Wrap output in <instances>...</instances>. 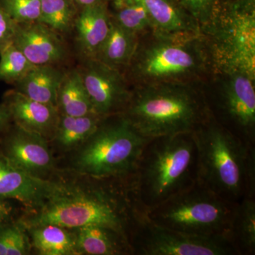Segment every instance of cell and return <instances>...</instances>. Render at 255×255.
Instances as JSON below:
<instances>
[{"instance_id": "cell-1", "label": "cell", "mask_w": 255, "mask_h": 255, "mask_svg": "<svg viewBox=\"0 0 255 255\" xmlns=\"http://www.w3.org/2000/svg\"><path fill=\"white\" fill-rule=\"evenodd\" d=\"M55 187L38 209L23 211L18 221L25 228L53 223L68 228L108 226L128 238L147 212L137 199L133 177L99 178L57 169Z\"/></svg>"}, {"instance_id": "cell-2", "label": "cell", "mask_w": 255, "mask_h": 255, "mask_svg": "<svg viewBox=\"0 0 255 255\" xmlns=\"http://www.w3.org/2000/svg\"><path fill=\"white\" fill-rule=\"evenodd\" d=\"M123 114L148 138L193 133L211 117L204 91L187 82L137 85Z\"/></svg>"}, {"instance_id": "cell-3", "label": "cell", "mask_w": 255, "mask_h": 255, "mask_svg": "<svg viewBox=\"0 0 255 255\" xmlns=\"http://www.w3.org/2000/svg\"><path fill=\"white\" fill-rule=\"evenodd\" d=\"M197 181V150L192 133L152 137L145 144L133 176L137 199L153 209Z\"/></svg>"}, {"instance_id": "cell-4", "label": "cell", "mask_w": 255, "mask_h": 255, "mask_svg": "<svg viewBox=\"0 0 255 255\" xmlns=\"http://www.w3.org/2000/svg\"><path fill=\"white\" fill-rule=\"evenodd\" d=\"M149 139L123 114L109 116L102 119L86 141L63 157L66 164L58 168L90 177L132 178Z\"/></svg>"}, {"instance_id": "cell-5", "label": "cell", "mask_w": 255, "mask_h": 255, "mask_svg": "<svg viewBox=\"0 0 255 255\" xmlns=\"http://www.w3.org/2000/svg\"><path fill=\"white\" fill-rule=\"evenodd\" d=\"M201 35L218 73L246 74L255 80V0L219 3Z\"/></svg>"}, {"instance_id": "cell-6", "label": "cell", "mask_w": 255, "mask_h": 255, "mask_svg": "<svg viewBox=\"0 0 255 255\" xmlns=\"http://www.w3.org/2000/svg\"><path fill=\"white\" fill-rule=\"evenodd\" d=\"M197 181L220 197L238 203L246 196V166L252 147L212 117L193 132Z\"/></svg>"}, {"instance_id": "cell-7", "label": "cell", "mask_w": 255, "mask_h": 255, "mask_svg": "<svg viewBox=\"0 0 255 255\" xmlns=\"http://www.w3.org/2000/svg\"><path fill=\"white\" fill-rule=\"evenodd\" d=\"M137 46L129 65L140 84L186 82L206 70L209 58L201 35H159Z\"/></svg>"}, {"instance_id": "cell-8", "label": "cell", "mask_w": 255, "mask_h": 255, "mask_svg": "<svg viewBox=\"0 0 255 255\" xmlns=\"http://www.w3.org/2000/svg\"><path fill=\"white\" fill-rule=\"evenodd\" d=\"M236 204L196 181L186 190L147 211V215L152 222L174 231L228 239Z\"/></svg>"}, {"instance_id": "cell-9", "label": "cell", "mask_w": 255, "mask_h": 255, "mask_svg": "<svg viewBox=\"0 0 255 255\" xmlns=\"http://www.w3.org/2000/svg\"><path fill=\"white\" fill-rule=\"evenodd\" d=\"M133 255H237L225 237L179 232L152 222L142 215L129 236Z\"/></svg>"}, {"instance_id": "cell-10", "label": "cell", "mask_w": 255, "mask_h": 255, "mask_svg": "<svg viewBox=\"0 0 255 255\" xmlns=\"http://www.w3.org/2000/svg\"><path fill=\"white\" fill-rule=\"evenodd\" d=\"M223 76L214 97L204 96L211 117L246 145L255 146V80L243 73Z\"/></svg>"}, {"instance_id": "cell-11", "label": "cell", "mask_w": 255, "mask_h": 255, "mask_svg": "<svg viewBox=\"0 0 255 255\" xmlns=\"http://www.w3.org/2000/svg\"><path fill=\"white\" fill-rule=\"evenodd\" d=\"M0 139V152L26 173L48 180L56 172L58 159L44 137L12 123Z\"/></svg>"}, {"instance_id": "cell-12", "label": "cell", "mask_w": 255, "mask_h": 255, "mask_svg": "<svg viewBox=\"0 0 255 255\" xmlns=\"http://www.w3.org/2000/svg\"><path fill=\"white\" fill-rule=\"evenodd\" d=\"M79 70L94 113L102 117L124 113L132 90L119 69L96 59H88Z\"/></svg>"}, {"instance_id": "cell-13", "label": "cell", "mask_w": 255, "mask_h": 255, "mask_svg": "<svg viewBox=\"0 0 255 255\" xmlns=\"http://www.w3.org/2000/svg\"><path fill=\"white\" fill-rule=\"evenodd\" d=\"M13 44L35 66L57 65L68 55L60 33L38 21L17 23Z\"/></svg>"}, {"instance_id": "cell-14", "label": "cell", "mask_w": 255, "mask_h": 255, "mask_svg": "<svg viewBox=\"0 0 255 255\" xmlns=\"http://www.w3.org/2000/svg\"><path fill=\"white\" fill-rule=\"evenodd\" d=\"M55 187L53 179L32 177L11 163L0 152V198L16 201L23 211L38 209Z\"/></svg>"}, {"instance_id": "cell-15", "label": "cell", "mask_w": 255, "mask_h": 255, "mask_svg": "<svg viewBox=\"0 0 255 255\" xmlns=\"http://www.w3.org/2000/svg\"><path fill=\"white\" fill-rule=\"evenodd\" d=\"M3 102L9 109L13 123L50 142L59 121L57 107L31 100L14 89L5 92Z\"/></svg>"}, {"instance_id": "cell-16", "label": "cell", "mask_w": 255, "mask_h": 255, "mask_svg": "<svg viewBox=\"0 0 255 255\" xmlns=\"http://www.w3.org/2000/svg\"><path fill=\"white\" fill-rule=\"evenodd\" d=\"M109 3L79 9L74 22L75 43L84 60L93 59L110 31Z\"/></svg>"}, {"instance_id": "cell-17", "label": "cell", "mask_w": 255, "mask_h": 255, "mask_svg": "<svg viewBox=\"0 0 255 255\" xmlns=\"http://www.w3.org/2000/svg\"><path fill=\"white\" fill-rule=\"evenodd\" d=\"M150 16L152 33L159 35H201L198 23L179 0H137Z\"/></svg>"}, {"instance_id": "cell-18", "label": "cell", "mask_w": 255, "mask_h": 255, "mask_svg": "<svg viewBox=\"0 0 255 255\" xmlns=\"http://www.w3.org/2000/svg\"><path fill=\"white\" fill-rule=\"evenodd\" d=\"M73 230L78 255H133L128 238L114 228L91 224Z\"/></svg>"}, {"instance_id": "cell-19", "label": "cell", "mask_w": 255, "mask_h": 255, "mask_svg": "<svg viewBox=\"0 0 255 255\" xmlns=\"http://www.w3.org/2000/svg\"><path fill=\"white\" fill-rule=\"evenodd\" d=\"M103 118L105 117L95 113L82 117L60 114L54 135L49 142L58 161L77 150L86 141Z\"/></svg>"}, {"instance_id": "cell-20", "label": "cell", "mask_w": 255, "mask_h": 255, "mask_svg": "<svg viewBox=\"0 0 255 255\" xmlns=\"http://www.w3.org/2000/svg\"><path fill=\"white\" fill-rule=\"evenodd\" d=\"M65 72L56 65L34 66L14 85V90L31 100L57 107V95Z\"/></svg>"}, {"instance_id": "cell-21", "label": "cell", "mask_w": 255, "mask_h": 255, "mask_svg": "<svg viewBox=\"0 0 255 255\" xmlns=\"http://www.w3.org/2000/svg\"><path fill=\"white\" fill-rule=\"evenodd\" d=\"M31 242L32 253L39 255H78L76 238L72 228L53 223L25 228Z\"/></svg>"}, {"instance_id": "cell-22", "label": "cell", "mask_w": 255, "mask_h": 255, "mask_svg": "<svg viewBox=\"0 0 255 255\" xmlns=\"http://www.w3.org/2000/svg\"><path fill=\"white\" fill-rule=\"evenodd\" d=\"M138 43V35L127 31L112 18L110 31L93 59L120 70L129 65Z\"/></svg>"}, {"instance_id": "cell-23", "label": "cell", "mask_w": 255, "mask_h": 255, "mask_svg": "<svg viewBox=\"0 0 255 255\" xmlns=\"http://www.w3.org/2000/svg\"><path fill=\"white\" fill-rule=\"evenodd\" d=\"M228 239L237 255H255V199L236 203Z\"/></svg>"}, {"instance_id": "cell-24", "label": "cell", "mask_w": 255, "mask_h": 255, "mask_svg": "<svg viewBox=\"0 0 255 255\" xmlns=\"http://www.w3.org/2000/svg\"><path fill=\"white\" fill-rule=\"evenodd\" d=\"M56 107L60 114L70 117L94 113L91 101L78 69L65 73L58 89Z\"/></svg>"}, {"instance_id": "cell-25", "label": "cell", "mask_w": 255, "mask_h": 255, "mask_svg": "<svg viewBox=\"0 0 255 255\" xmlns=\"http://www.w3.org/2000/svg\"><path fill=\"white\" fill-rule=\"evenodd\" d=\"M111 17L127 31L139 35L146 30L152 32L150 16L143 5L137 0H110Z\"/></svg>"}, {"instance_id": "cell-26", "label": "cell", "mask_w": 255, "mask_h": 255, "mask_svg": "<svg viewBox=\"0 0 255 255\" xmlns=\"http://www.w3.org/2000/svg\"><path fill=\"white\" fill-rule=\"evenodd\" d=\"M78 11L73 0H42L38 21L63 34L73 29Z\"/></svg>"}, {"instance_id": "cell-27", "label": "cell", "mask_w": 255, "mask_h": 255, "mask_svg": "<svg viewBox=\"0 0 255 255\" xmlns=\"http://www.w3.org/2000/svg\"><path fill=\"white\" fill-rule=\"evenodd\" d=\"M31 254L27 231L18 219L0 226V255Z\"/></svg>"}, {"instance_id": "cell-28", "label": "cell", "mask_w": 255, "mask_h": 255, "mask_svg": "<svg viewBox=\"0 0 255 255\" xmlns=\"http://www.w3.org/2000/svg\"><path fill=\"white\" fill-rule=\"evenodd\" d=\"M34 66L11 43L0 52V81L14 85Z\"/></svg>"}, {"instance_id": "cell-29", "label": "cell", "mask_w": 255, "mask_h": 255, "mask_svg": "<svg viewBox=\"0 0 255 255\" xmlns=\"http://www.w3.org/2000/svg\"><path fill=\"white\" fill-rule=\"evenodd\" d=\"M8 14L16 22H36L41 14L42 0H0Z\"/></svg>"}, {"instance_id": "cell-30", "label": "cell", "mask_w": 255, "mask_h": 255, "mask_svg": "<svg viewBox=\"0 0 255 255\" xmlns=\"http://www.w3.org/2000/svg\"><path fill=\"white\" fill-rule=\"evenodd\" d=\"M180 2L200 29L209 22L219 4V0H180Z\"/></svg>"}, {"instance_id": "cell-31", "label": "cell", "mask_w": 255, "mask_h": 255, "mask_svg": "<svg viewBox=\"0 0 255 255\" xmlns=\"http://www.w3.org/2000/svg\"><path fill=\"white\" fill-rule=\"evenodd\" d=\"M17 23L11 18L0 1V52L13 43Z\"/></svg>"}, {"instance_id": "cell-32", "label": "cell", "mask_w": 255, "mask_h": 255, "mask_svg": "<svg viewBox=\"0 0 255 255\" xmlns=\"http://www.w3.org/2000/svg\"><path fill=\"white\" fill-rule=\"evenodd\" d=\"M14 206L11 200L0 198V226L16 220L14 219Z\"/></svg>"}, {"instance_id": "cell-33", "label": "cell", "mask_w": 255, "mask_h": 255, "mask_svg": "<svg viewBox=\"0 0 255 255\" xmlns=\"http://www.w3.org/2000/svg\"><path fill=\"white\" fill-rule=\"evenodd\" d=\"M13 123L11 114L4 102L0 103V137Z\"/></svg>"}, {"instance_id": "cell-34", "label": "cell", "mask_w": 255, "mask_h": 255, "mask_svg": "<svg viewBox=\"0 0 255 255\" xmlns=\"http://www.w3.org/2000/svg\"><path fill=\"white\" fill-rule=\"evenodd\" d=\"M73 1L80 9L82 8L87 7V6L109 3L110 0H73Z\"/></svg>"}, {"instance_id": "cell-35", "label": "cell", "mask_w": 255, "mask_h": 255, "mask_svg": "<svg viewBox=\"0 0 255 255\" xmlns=\"http://www.w3.org/2000/svg\"><path fill=\"white\" fill-rule=\"evenodd\" d=\"M179 1H180V0H179Z\"/></svg>"}]
</instances>
